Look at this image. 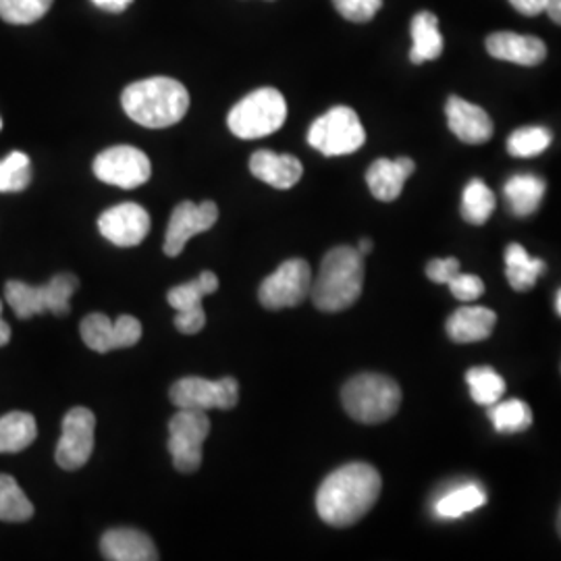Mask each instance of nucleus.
Listing matches in <instances>:
<instances>
[{"mask_svg":"<svg viewBox=\"0 0 561 561\" xmlns=\"http://www.w3.org/2000/svg\"><path fill=\"white\" fill-rule=\"evenodd\" d=\"M381 486V474L375 466L364 461L345 463L319 486L317 512L329 526H354L379 502Z\"/></svg>","mask_w":561,"mask_h":561,"instance_id":"nucleus-1","label":"nucleus"},{"mask_svg":"<svg viewBox=\"0 0 561 561\" xmlns=\"http://www.w3.org/2000/svg\"><path fill=\"white\" fill-rule=\"evenodd\" d=\"M127 117L150 129H164L180 123L190 108L185 85L171 78H150L127 85L121 94Z\"/></svg>","mask_w":561,"mask_h":561,"instance_id":"nucleus-2","label":"nucleus"},{"mask_svg":"<svg viewBox=\"0 0 561 561\" xmlns=\"http://www.w3.org/2000/svg\"><path fill=\"white\" fill-rule=\"evenodd\" d=\"M364 256L358 248L340 245L324 254L310 298L322 312H341L354 306L362 296Z\"/></svg>","mask_w":561,"mask_h":561,"instance_id":"nucleus-3","label":"nucleus"},{"mask_svg":"<svg viewBox=\"0 0 561 561\" xmlns=\"http://www.w3.org/2000/svg\"><path fill=\"white\" fill-rule=\"evenodd\" d=\"M345 412L362 424H381L398 414L401 389L391 377L362 373L345 382L341 391Z\"/></svg>","mask_w":561,"mask_h":561,"instance_id":"nucleus-4","label":"nucleus"},{"mask_svg":"<svg viewBox=\"0 0 561 561\" xmlns=\"http://www.w3.org/2000/svg\"><path fill=\"white\" fill-rule=\"evenodd\" d=\"M80 279L71 273H59L41 287L27 285L23 280H9L4 285V298L11 310L21 321H27L36 314H57L67 317L71 310V296L78 291Z\"/></svg>","mask_w":561,"mask_h":561,"instance_id":"nucleus-5","label":"nucleus"},{"mask_svg":"<svg viewBox=\"0 0 561 561\" xmlns=\"http://www.w3.org/2000/svg\"><path fill=\"white\" fill-rule=\"evenodd\" d=\"M285 119H287V102L279 90L261 88L248 94L243 101L231 108L227 125L231 134L241 140H259L275 134L283 127Z\"/></svg>","mask_w":561,"mask_h":561,"instance_id":"nucleus-6","label":"nucleus"},{"mask_svg":"<svg viewBox=\"0 0 561 561\" xmlns=\"http://www.w3.org/2000/svg\"><path fill=\"white\" fill-rule=\"evenodd\" d=\"M366 131L354 108L333 106L308 129V144L324 157H345L360 150Z\"/></svg>","mask_w":561,"mask_h":561,"instance_id":"nucleus-7","label":"nucleus"},{"mask_svg":"<svg viewBox=\"0 0 561 561\" xmlns=\"http://www.w3.org/2000/svg\"><path fill=\"white\" fill-rule=\"evenodd\" d=\"M210 435V421L202 410H180L169 422V454L173 466L192 474L202 466V447Z\"/></svg>","mask_w":561,"mask_h":561,"instance_id":"nucleus-8","label":"nucleus"},{"mask_svg":"<svg viewBox=\"0 0 561 561\" xmlns=\"http://www.w3.org/2000/svg\"><path fill=\"white\" fill-rule=\"evenodd\" d=\"M312 268L301 259H291L262 280L259 298L266 310L296 308L310 296Z\"/></svg>","mask_w":561,"mask_h":561,"instance_id":"nucleus-9","label":"nucleus"},{"mask_svg":"<svg viewBox=\"0 0 561 561\" xmlns=\"http://www.w3.org/2000/svg\"><path fill=\"white\" fill-rule=\"evenodd\" d=\"M171 401L178 410H231L240 401V382L233 377L219 381L185 377L171 387Z\"/></svg>","mask_w":561,"mask_h":561,"instance_id":"nucleus-10","label":"nucleus"},{"mask_svg":"<svg viewBox=\"0 0 561 561\" xmlns=\"http://www.w3.org/2000/svg\"><path fill=\"white\" fill-rule=\"evenodd\" d=\"M99 180L123 190L140 187L152 175L150 159L134 146H113L102 150L94 161Z\"/></svg>","mask_w":561,"mask_h":561,"instance_id":"nucleus-11","label":"nucleus"},{"mask_svg":"<svg viewBox=\"0 0 561 561\" xmlns=\"http://www.w3.org/2000/svg\"><path fill=\"white\" fill-rule=\"evenodd\" d=\"M96 416L88 408H73L62 421V433L55 460L62 470H80L94 451Z\"/></svg>","mask_w":561,"mask_h":561,"instance_id":"nucleus-12","label":"nucleus"},{"mask_svg":"<svg viewBox=\"0 0 561 561\" xmlns=\"http://www.w3.org/2000/svg\"><path fill=\"white\" fill-rule=\"evenodd\" d=\"M217 219H219V208L215 202L206 201L202 204L181 202L171 213V221L167 227L164 245H162L164 254L169 259H178L185 243L196 238L198 233L213 229Z\"/></svg>","mask_w":561,"mask_h":561,"instance_id":"nucleus-13","label":"nucleus"},{"mask_svg":"<svg viewBox=\"0 0 561 561\" xmlns=\"http://www.w3.org/2000/svg\"><path fill=\"white\" fill-rule=\"evenodd\" d=\"M80 333L81 340L92 352L108 354L113 350L134 347L141 340V322L129 314L111 321L101 312H94L81 321Z\"/></svg>","mask_w":561,"mask_h":561,"instance_id":"nucleus-14","label":"nucleus"},{"mask_svg":"<svg viewBox=\"0 0 561 561\" xmlns=\"http://www.w3.org/2000/svg\"><path fill=\"white\" fill-rule=\"evenodd\" d=\"M99 229L104 240L119 248H134L150 233V215L136 202H123L102 213Z\"/></svg>","mask_w":561,"mask_h":561,"instance_id":"nucleus-15","label":"nucleus"},{"mask_svg":"<svg viewBox=\"0 0 561 561\" xmlns=\"http://www.w3.org/2000/svg\"><path fill=\"white\" fill-rule=\"evenodd\" d=\"M445 115L451 134L463 144L479 146L491 140L493 136V121L479 104L463 101L460 96H451L445 104Z\"/></svg>","mask_w":561,"mask_h":561,"instance_id":"nucleus-16","label":"nucleus"},{"mask_svg":"<svg viewBox=\"0 0 561 561\" xmlns=\"http://www.w3.org/2000/svg\"><path fill=\"white\" fill-rule=\"evenodd\" d=\"M486 53L493 59L514 62L522 67H537L547 59V46L537 36H524L516 32H495L486 38Z\"/></svg>","mask_w":561,"mask_h":561,"instance_id":"nucleus-17","label":"nucleus"},{"mask_svg":"<svg viewBox=\"0 0 561 561\" xmlns=\"http://www.w3.org/2000/svg\"><path fill=\"white\" fill-rule=\"evenodd\" d=\"M101 551L111 561L159 560V551L152 539L136 528H113L104 533Z\"/></svg>","mask_w":561,"mask_h":561,"instance_id":"nucleus-18","label":"nucleus"},{"mask_svg":"<svg viewBox=\"0 0 561 561\" xmlns=\"http://www.w3.org/2000/svg\"><path fill=\"white\" fill-rule=\"evenodd\" d=\"M416 164L408 157H401L396 161L379 159L373 162L366 171V183L370 194L381 202L398 201L403 192V183L412 178Z\"/></svg>","mask_w":561,"mask_h":561,"instance_id":"nucleus-19","label":"nucleus"},{"mask_svg":"<svg viewBox=\"0 0 561 561\" xmlns=\"http://www.w3.org/2000/svg\"><path fill=\"white\" fill-rule=\"evenodd\" d=\"M250 171L256 180L264 181L275 190H289L301 180L304 167L291 154H275L271 150H259L250 159Z\"/></svg>","mask_w":561,"mask_h":561,"instance_id":"nucleus-20","label":"nucleus"},{"mask_svg":"<svg viewBox=\"0 0 561 561\" xmlns=\"http://www.w3.org/2000/svg\"><path fill=\"white\" fill-rule=\"evenodd\" d=\"M497 314L484 306H461L445 324L449 340L456 343L484 341L495 329Z\"/></svg>","mask_w":561,"mask_h":561,"instance_id":"nucleus-21","label":"nucleus"},{"mask_svg":"<svg viewBox=\"0 0 561 561\" xmlns=\"http://www.w3.org/2000/svg\"><path fill=\"white\" fill-rule=\"evenodd\" d=\"M545 192H547V183L535 173H518L510 178L503 187L507 206L512 215L518 219H526L539 210Z\"/></svg>","mask_w":561,"mask_h":561,"instance_id":"nucleus-22","label":"nucleus"},{"mask_svg":"<svg viewBox=\"0 0 561 561\" xmlns=\"http://www.w3.org/2000/svg\"><path fill=\"white\" fill-rule=\"evenodd\" d=\"M484 503L486 493L479 482H460L437 497L433 512L439 520H458L481 510Z\"/></svg>","mask_w":561,"mask_h":561,"instance_id":"nucleus-23","label":"nucleus"},{"mask_svg":"<svg viewBox=\"0 0 561 561\" xmlns=\"http://www.w3.org/2000/svg\"><path fill=\"white\" fill-rule=\"evenodd\" d=\"M410 34H412L410 60L414 65L442 57L443 36L442 30H439V20L435 13L421 11L419 15H414V20L410 23Z\"/></svg>","mask_w":561,"mask_h":561,"instance_id":"nucleus-24","label":"nucleus"},{"mask_svg":"<svg viewBox=\"0 0 561 561\" xmlns=\"http://www.w3.org/2000/svg\"><path fill=\"white\" fill-rule=\"evenodd\" d=\"M545 268V261L533 259L520 243H510L505 248V277L516 291L533 289Z\"/></svg>","mask_w":561,"mask_h":561,"instance_id":"nucleus-25","label":"nucleus"},{"mask_svg":"<svg viewBox=\"0 0 561 561\" xmlns=\"http://www.w3.org/2000/svg\"><path fill=\"white\" fill-rule=\"evenodd\" d=\"M38 437L36 419L27 412H9L0 419V454H18Z\"/></svg>","mask_w":561,"mask_h":561,"instance_id":"nucleus-26","label":"nucleus"},{"mask_svg":"<svg viewBox=\"0 0 561 561\" xmlns=\"http://www.w3.org/2000/svg\"><path fill=\"white\" fill-rule=\"evenodd\" d=\"M219 289V277L213 271H202L201 277L173 287L167 294V301L175 312L201 310L202 300Z\"/></svg>","mask_w":561,"mask_h":561,"instance_id":"nucleus-27","label":"nucleus"},{"mask_svg":"<svg viewBox=\"0 0 561 561\" xmlns=\"http://www.w3.org/2000/svg\"><path fill=\"white\" fill-rule=\"evenodd\" d=\"M489 421L502 435L524 433L533 426V410L522 400L497 401L489 405Z\"/></svg>","mask_w":561,"mask_h":561,"instance_id":"nucleus-28","label":"nucleus"},{"mask_svg":"<svg viewBox=\"0 0 561 561\" xmlns=\"http://www.w3.org/2000/svg\"><path fill=\"white\" fill-rule=\"evenodd\" d=\"M495 210V194L482 180H472L461 194V217L470 225H484Z\"/></svg>","mask_w":561,"mask_h":561,"instance_id":"nucleus-29","label":"nucleus"},{"mask_svg":"<svg viewBox=\"0 0 561 561\" xmlns=\"http://www.w3.org/2000/svg\"><path fill=\"white\" fill-rule=\"evenodd\" d=\"M466 382L472 400L479 405H493L502 400L505 393V381L502 375L491 366H474L466 373Z\"/></svg>","mask_w":561,"mask_h":561,"instance_id":"nucleus-30","label":"nucleus"},{"mask_svg":"<svg viewBox=\"0 0 561 561\" xmlns=\"http://www.w3.org/2000/svg\"><path fill=\"white\" fill-rule=\"evenodd\" d=\"M34 516V505L23 493L20 482L9 474H0V520L27 522Z\"/></svg>","mask_w":561,"mask_h":561,"instance_id":"nucleus-31","label":"nucleus"},{"mask_svg":"<svg viewBox=\"0 0 561 561\" xmlns=\"http://www.w3.org/2000/svg\"><path fill=\"white\" fill-rule=\"evenodd\" d=\"M553 141V134L541 127V125H530V127H520L507 138V152L516 159H533L542 154Z\"/></svg>","mask_w":561,"mask_h":561,"instance_id":"nucleus-32","label":"nucleus"},{"mask_svg":"<svg viewBox=\"0 0 561 561\" xmlns=\"http://www.w3.org/2000/svg\"><path fill=\"white\" fill-rule=\"evenodd\" d=\"M32 183V162L25 152H11L0 161V192H23Z\"/></svg>","mask_w":561,"mask_h":561,"instance_id":"nucleus-33","label":"nucleus"},{"mask_svg":"<svg viewBox=\"0 0 561 561\" xmlns=\"http://www.w3.org/2000/svg\"><path fill=\"white\" fill-rule=\"evenodd\" d=\"M53 0H0V20L13 25H30L42 20Z\"/></svg>","mask_w":561,"mask_h":561,"instance_id":"nucleus-34","label":"nucleus"},{"mask_svg":"<svg viewBox=\"0 0 561 561\" xmlns=\"http://www.w3.org/2000/svg\"><path fill=\"white\" fill-rule=\"evenodd\" d=\"M343 20L366 23L381 11L382 0H333Z\"/></svg>","mask_w":561,"mask_h":561,"instance_id":"nucleus-35","label":"nucleus"},{"mask_svg":"<svg viewBox=\"0 0 561 561\" xmlns=\"http://www.w3.org/2000/svg\"><path fill=\"white\" fill-rule=\"evenodd\" d=\"M447 285H449L454 298L460 301H477L484 294V283L481 277L468 275L461 271Z\"/></svg>","mask_w":561,"mask_h":561,"instance_id":"nucleus-36","label":"nucleus"},{"mask_svg":"<svg viewBox=\"0 0 561 561\" xmlns=\"http://www.w3.org/2000/svg\"><path fill=\"white\" fill-rule=\"evenodd\" d=\"M460 271L458 259H435L426 264V277L439 285H447Z\"/></svg>","mask_w":561,"mask_h":561,"instance_id":"nucleus-37","label":"nucleus"},{"mask_svg":"<svg viewBox=\"0 0 561 561\" xmlns=\"http://www.w3.org/2000/svg\"><path fill=\"white\" fill-rule=\"evenodd\" d=\"M204 324H206L204 308H201V310H190V312H178V317H175V327H178V331L183 333V335L201 333Z\"/></svg>","mask_w":561,"mask_h":561,"instance_id":"nucleus-38","label":"nucleus"},{"mask_svg":"<svg viewBox=\"0 0 561 561\" xmlns=\"http://www.w3.org/2000/svg\"><path fill=\"white\" fill-rule=\"evenodd\" d=\"M510 4L526 18H537L545 13V7H547V0H510Z\"/></svg>","mask_w":561,"mask_h":561,"instance_id":"nucleus-39","label":"nucleus"},{"mask_svg":"<svg viewBox=\"0 0 561 561\" xmlns=\"http://www.w3.org/2000/svg\"><path fill=\"white\" fill-rule=\"evenodd\" d=\"M99 9L106 11V13H123L125 9H129V4L134 0H92Z\"/></svg>","mask_w":561,"mask_h":561,"instance_id":"nucleus-40","label":"nucleus"},{"mask_svg":"<svg viewBox=\"0 0 561 561\" xmlns=\"http://www.w3.org/2000/svg\"><path fill=\"white\" fill-rule=\"evenodd\" d=\"M545 13L551 18L553 23L561 25V0H547V7H545Z\"/></svg>","mask_w":561,"mask_h":561,"instance_id":"nucleus-41","label":"nucleus"},{"mask_svg":"<svg viewBox=\"0 0 561 561\" xmlns=\"http://www.w3.org/2000/svg\"><path fill=\"white\" fill-rule=\"evenodd\" d=\"M11 341V327L2 321V304H0V347Z\"/></svg>","mask_w":561,"mask_h":561,"instance_id":"nucleus-42","label":"nucleus"},{"mask_svg":"<svg viewBox=\"0 0 561 561\" xmlns=\"http://www.w3.org/2000/svg\"><path fill=\"white\" fill-rule=\"evenodd\" d=\"M370 250H373V241L368 238H362L360 243H358V252L362 256H366V254H370Z\"/></svg>","mask_w":561,"mask_h":561,"instance_id":"nucleus-43","label":"nucleus"},{"mask_svg":"<svg viewBox=\"0 0 561 561\" xmlns=\"http://www.w3.org/2000/svg\"><path fill=\"white\" fill-rule=\"evenodd\" d=\"M556 312L561 317V287L558 289V294H556Z\"/></svg>","mask_w":561,"mask_h":561,"instance_id":"nucleus-44","label":"nucleus"},{"mask_svg":"<svg viewBox=\"0 0 561 561\" xmlns=\"http://www.w3.org/2000/svg\"><path fill=\"white\" fill-rule=\"evenodd\" d=\"M558 535L561 537V507L560 512H558Z\"/></svg>","mask_w":561,"mask_h":561,"instance_id":"nucleus-45","label":"nucleus"},{"mask_svg":"<svg viewBox=\"0 0 561 561\" xmlns=\"http://www.w3.org/2000/svg\"><path fill=\"white\" fill-rule=\"evenodd\" d=\"M0 127H2V121H0Z\"/></svg>","mask_w":561,"mask_h":561,"instance_id":"nucleus-46","label":"nucleus"}]
</instances>
